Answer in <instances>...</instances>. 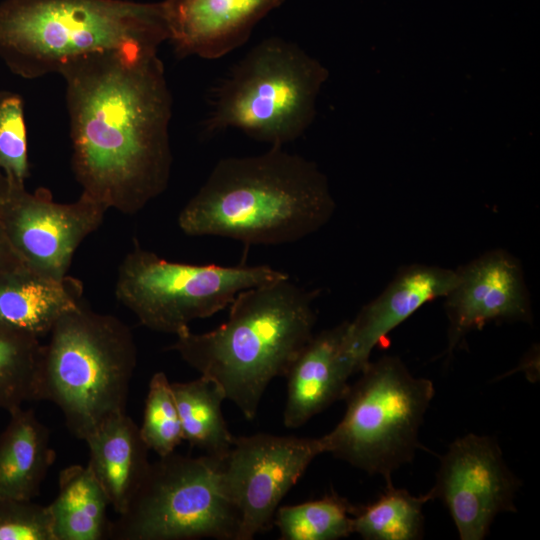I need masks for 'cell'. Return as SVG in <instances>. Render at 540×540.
<instances>
[{
    "mask_svg": "<svg viewBox=\"0 0 540 540\" xmlns=\"http://www.w3.org/2000/svg\"><path fill=\"white\" fill-rule=\"evenodd\" d=\"M82 193L135 214L167 188L172 98L157 52H101L59 72Z\"/></svg>",
    "mask_w": 540,
    "mask_h": 540,
    "instance_id": "cell-1",
    "label": "cell"
},
{
    "mask_svg": "<svg viewBox=\"0 0 540 540\" xmlns=\"http://www.w3.org/2000/svg\"><path fill=\"white\" fill-rule=\"evenodd\" d=\"M336 204L325 175L284 147L221 159L178 215L189 236L277 246L317 232Z\"/></svg>",
    "mask_w": 540,
    "mask_h": 540,
    "instance_id": "cell-2",
    "label": "cell"
},
{
    "mask_svg": "<svg viewBox=\"0 0 540 540\" xmlns=\"http://www.w3.org/2000/svg\"><path fill=\"white\" fill-rule=\"evenodd\" d=\"M317 293L289 276L243 290L224 323L204 333L185 330L168 349L217 383L252 420L270 382L286 375L313 336Z\"/></svg>",
    "mask_w": 540,
    "mask_h": 540,
    "instance_id": "cell-3",
    "label": "cell"
},
{
    "mask_svg": "<svg viewBox=\"0 0 540 540\" xmlns=\"http://www.w3.org/2000/svg\"><path fill=\"white\" fill-rule=\"evenodd\" d=\"M168 41L162 2L2 0L0 59L14 74L39 78L95 53L158 52Z\"/></svg>",
    "mask_w": 540,
    "mask_h": 540,
    "instance_id": "cell-4",
    "label": "cell"
},
{
    "mask_svg": "<svg viewBox=\"0 0 540 540\" xmlns=\"http://www.w3.org/2000/svg\"><path fill=\"white\" fill-rule=\"evenodd\" d=\"M49 335L39 400L54 403L70 432L85 441L106 420L126 413L137 363L133 333L117 317L81 302L58 319Z\"/></svg>",
    "mask_w": 540,
    "mask_h": 540,
    "instance_id": "cell-5",
    "label": "cell"
},
{
    "mask_svg": "<svg viewBox=\"0 0 540 540\" xmlns=\"http://www.w3.org/2000/svg\"><path fill=\"white\" fill-rule=\"evenodd\" d=\"M326 77L324 67L297 44L267 38L217 86L205 130L237 129L271 147H284L310 125Z\"/></svg>",
    "mask_w": 540,
    "mask_h": 540,
    "instance_id": "cell-6",
    "label": "cell"
},
{
    "mask_svg": "<svg viewBox=\"0 0 540 540\" xmlns=\"http://www.w3.org/2000/svg\"><path fill=\"white\" fill-rule=\"evenodd\" d=\"M434 393L432 381L413 376L397 357L369 362L349 386L342 419L322 436L326 452L391 480L392 473L415 456Z\"/></svg>",
    "mask_w": 540,
    "mask_h": 540,
    "instance_id": "cell-7",
    "label": "cell"
},
{
    "mask_svg": "<svg viewBox=\"0 0 540 540\" xmlns=\"http://www.w3.org/2000/svg\"><path fill=\"white\" fill-rule=\"evenodd\" d=\"M221 460L172 452L150 463L127 508L108 522L113 540H236L239 516L221 480Z\"/></svg>",
    "mask_w": 540,
    "mask_h": 540,
    "instance_id": "cell-8",
    "label": "cell"
},
{
    "mask_svg": "<svg viewBox=\"0 0 540 540\" xmlns=\"http://www.w3.org/2000/svg\"><path fill=\"white\" fill-rule=\"evenodd\" d=\"M286 276L268 265L168 261L136 243L119 266L115 295L145 327L178 335L229 306L239 292Z\"/></svg>",
    "mask_w": 540,
    "mask_h": 540,
    "instance_id": "cell-9",
    "label": "cell"
},
{
    "mask_svg": "<svg viewBox=\"0 0 540 540\" xmlns=\"http://www.w3.org/2000/svg\"><path fill=\"white\" fill-rule=\"evenodd\" d=\"M323 453L322 437L267 433L235 437L221 460V480L239 516L236 540H251L266 531L282 499Z\"/></svg>",
    "mask_w": 540,
    "mask_h": 540,
    "instance_id": "cell-10",
    "label": "cell"
},
{
    "mask_svg": "<svg viewBox=\"0 0 540 540\" xmlns=\"http://www.w3.org/2000/svg\"><path fill=\"white\" fill-rule=\"evenodd\" d=\"M106 210L83 193L75 202L58 203L46 189L30 193L25 186H9L0 203V221L27 268L63 279L76 249L100 226Z\"/></svg>",
    "mask_w": 540,
    "mask_h": 540,
    "instance_id": "cell-11",
    "label": "cell"
},
{
    "mask_svg": "<svg viewBox=\"0 0 540 540\" xmlns=\"http://www.w3.org/2000/svg\"><path fill=\"white\" fill-rule=\"evenodd\" d=\"M520 486L497 442L470 433L452 442L441 457L430 491L448 509L461 540H482L499 513L516 511Z\"/></svg>",
    "mask_w": 540,
    "mask_h": 540,
    "instance_id": "cell-12",
    "label": "cell"
},
{
    "mask_svg": "<svg viewBox=\"0 0 540 540\" xmlns=\"http://www.w3.org/2000/svg\"><path fill=\"white\" fill-rule=\"evenodd\" d=\"M458 281L445 296L448 352L472 330L491 321L532 320L523 271L504 250L485 253L457 269Z\"/></svg>",
    "mask_w": 540,
    "mask_h": 540,
    "instance_id": "cell-13",
    "label": "cell"
},
{
    "mask_svg": "<svg viewBox=\"0 0 540 540\" xmlns=\"http://www.w3.org/2000/svg\"><path fill=\"white\" fill-rule=\"evenodd\" d=\"M457 281L456 270L439 266L413 264L400 270L380 295L347 321L341 355L351 376L365 368L389 332L427 302L445 297Z\"/></svg>",
    "mask_w": 540,
    "mask_h": 540,
    "instance_id": "cell-14",
    "label": "cell"
},
{
    "mask_svg": "<svg viewBox=\"0 0 540 540\" xmlns=\"http://www.w3.org/2000/svg\"><path fill=\"white\" fill-rule=\"evenodd\" d=\"M283 1H162L168 41L179 57L221 58L243 45L255 25Z\"/></svg>",
    "mask_w": 540,
    "mask_h": 540,
    "instance_id": "cell-15",
    "label": "cell"
},
{
    "mask_svg": "<svg viewBox=\"0 0 540 540\" xmlns=\"http://www.w3.org/2000/svg\"><path fill=\"white\" fill-rule=\"evenodd\" d=\"M347 321L313 334L289 367L283 422L287 428L303 426L349 389L348 371L341 355Z\"/></svg>",
    "mask_w": 540,
    "mask_h": 540,
    "instance_id": "cell-16",
    "label": "cell"
},
{
    "mask_svg": "<svg viewBox=\"0 0 540 540\" xmlns=\"http://www.w3.org/2000/svg\"><path fill=\"white\" fill-rule=\"evenodd\" d=\"M83 287L66 276H42L24 264L0 272V321L38 338L49 334L66 312L81 303Z\"/></svg>",
    "mask_w": 540,
    "mask_h": 540,
    "instance_id": "cell-17",
    "label": "cell"
},
{
    "mask_svg": "<svg viewBox=\"0 0 540 540\" xmlns=\"http://www.w3.org/2000/svg\"><path fill=\"white\" fill-rule=\"evenodd\" d=\"M85 442L90 454L88 466L110 506L121 514L150 466L140 428L126 413L120 414L106 420Z\"/></svg>",
    "mask_w": 540,
    "mask_h": 540,
    "instance_id": "cell-18",
    "label": "cell"
},
{
    "mask_svg": "<svg viewBox=\"0 0 540 540\" xmlns=\"http://www.w3.org/2000/svg\"><path fill=\"white\" fill-rule=\"evenodd\" d=\"M0 434V499L32 500L55 461L48 428L31 409L19 407Z\"/></svg>",
    "mask_w": 540,
    "mask_h": 540,
    "instance_id": "cell-19",
    "label": "cell"
},
{
    "mask_svg": "<svg viewBox=\"0 0 540 540\" xmlns=\"http://www.w3.org/2000/svg\"><path fill=\"white\" fill-rule=\"evenodd\" d=\"M59 490L48 509L55 540H101L106 536L109 500L89 466L59 473Z\"/></svg>",
    "mask_w": 540,
    "mask_h": 540,
    "instance_id": "cell-20",
    "label": "cell"
},
{
    "mask_svg": "<svg viewBox=\"0 0 540 540\" xmlns=\"http://www.w3.org/2000/svg\"><path fill=\"white\" fill-rule=\"evenodd\" d=\"M171 387L183 440L203 450L206 455L224 458L235 437L222 413V403L226 400L222 389L201 375L192 381L173 382Z\"/></svg>",
    "mask_w": 540,
    "mask_h": 540,
    "instance_id": "cell-21",
    "label": "cell"
},
{
    "mask_svg": "<svg viewBox=\"0 0 540 540\" xmlns=\"http://www.w3.org/2000/svg\"><path fill=\"white\" fill-rule=\"evenodd\" d=\"M431 491L415 496L387 481L384 492L372 503L356 506L353 531L366 540H416L423 535V506Z\"/></svg>",
    "mask_w": 540,
    "mask_h": 540,
    "instance_id": "cell-22",
    "label": "cell"
},
{
    "mask_svg": "<svg viewBox=\"0 0 540 540\" xmlns=\"http://www.w3.org/2000/svg\"><path fill=\"white\" fill-rule=\"evenodd\" d=\"M43 352L40 338L0 321V409L39 401Z\"/></svg>",
    "mask_w": 540,
    "mask_h": 540,
    "instance_id": "cell-23",
    "label": "cell"
},
{
    "mask_svg": "<svg viewBox=\"0 0 540 540\" xmlns=\"http://www.w3.org/2000/svg\"><path fill=\"white\" fill-rule=\"evenodd\" d=\"M356 506L336 493L278 507L274 524L281 540H336L354 533Z\"/></svg>",
    "mask_w": 540,
    "mask_h": 540,
    "instance_id": "cell-24",
    "label": "cell"
},
{
    "mask_svg": "<svg viewBox=\"0 0 540 540\" xmlns=\"http://www.w3.org/2000/svg\"><path fill=\"white\" fill-rule=\"evenodd\" d=\"M139 428L148 449L159 457L174 452L183 441L171 382L164 372H156L150 379L143 421Z\"/></svg>",
    "mask_w": 540,
    "mask_h": 540,
    "instance_id": "cell-25",
    "label": "cell"
},
{
    "mask_svg": "<svg viewBox=\"0 0 540 540\" xmlns=\"http://www.w3.org/2000/svg\"><path fill=\"white\" fill-rule=\"evenodd\" d=\"M0 169L9 186H25L29 164L23 100L4 90L0 91Z\"/></svg>",
    "mask_w": 540,
    "mask_h": 540,
    "instance_id": "cell-26",
    "label": "cell"
},
{
    "mask_svg": "<svg viewBox=\"0 0 540 540\" xmlns=\"http://www.w3.org/2000/svg\"><path fill=\"white\" fill-rule=\"evenodd\" d=\"M0 540H55L48 506L29 499H0Z\"/></svg>",
    "mask_w": 540,
    "mask_h": 540,
    "instance_id": "cell-27",
    "label": "cell"
},
{
    "mask_svg": "<svg viewBox=\"0 0 540 540\" xmlns=\"http://www.w3.org/2000/svg\"><path fill=\"white\" fill-rule=\"evenodd\" d=\"M23 265L0 221V272Z\"/></svg>",
    "mask_w": 540,
    "mask_h": 540,
    "instance_id": "cell-28",
    "label": "cell"
},
{
    "mask_svg": "<svg viewBox=\"0 0 540 540\" xmlns=\"http://www.w3.org/2000/svg\"><path fill=\"white\" fill-rule=\"evenodd\" d=\"M8 189H9L8 181H7L5 175L3 174V172L0 169V203L2 202L4 197L6 196V194L8 192Z\"/></svg>",
    "mask_w": 540,
    "mask_h": 540,
    "instance_id": "cell-29",
    "label": "cell"
}]
</instances>
